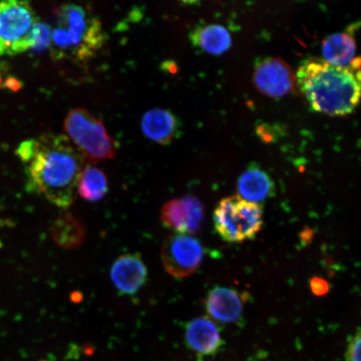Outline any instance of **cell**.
<instances>
[{
	"label": "cell",
	"mask_w": 361,
	"mask_h": 361,
	"mask_svg": "<svg viewBox=\"0 0 361 361\" xmlns=\"http://www.w3.org/2000/svg\"><path fill=\"white\" fill-rule=\"evenodd\" d=\"M83 160L66 135H44L35 140L27 162V188L54 205L68 207L74 201Z\"/></svg>",
	"instance_id": "cell-1"
},
{
	"label": "cell",
	"mask_w": 361,
	"mask_h": 361,
	"mask_svg": "<svg viewBox=\"0 0 361 361\" xmlns=\"http://www.w3.org/2000/svg\"><path fill=\"white\" fill-rule=\"evenodd\" d=\"M295 80L314 111L333 116L350 114L361 101V58L346 66L308 59L298 69Z\"/></svg>",
	"instance_id": "cell-2"
},
{
	"label": "cell",
	"mask_w": 361,
	"mask_h": 361,
	"mask_svg": "<svg viewBox=\"0 0 361 361\" xmlns=\"http://www.w3.org/2000/svg\"><path fill=\"white\" fill-rule=\"evenodd\" d=\"M56 19L49 47L56 58L87 61L101 48L104 40L101 23L87 8L64 4L58 8Z\"/></svg>",
	"instance_id": "cell-3"
},
{
	"label": "cell",
	"mask_w": 361,
	"mask_h": 361,
	"mask_svg": "<svg viewBox=\"0 0 361 361\" xmlns=\"http://www.w3.org/2000/svg\"><path fill=\"white\" fill-rule=\"evenodd\" d=\"M214 222L216 232L225 242L252 240L263 227V207L238 196L226 197L216 207Z\"/></svg>",
	"instance_id": "cell-4"
},
{
	"label": "cell",
	"mask_w": 361,
	"mask_h": 361,
	"mask_svg": "<svg viewBox=\"0 0 361 361\" xmlns=\"http://www.w3.org/2000/svg\"><path fill=\"white\" fill-rule=\"evenodd\" d=\"M64 129L68 138L83 157L92 161L111 159L116 146L100 119L81 108L68 113Z\"/></svg>",
	"instance_id": "cell-5"
},
{
	"label": "cell",
	"mask_w": 361,
	"mask_h": 361,
	"mask_svg": "<svg viewBox=\"0 0 361 361\" xmlns=\"http://www.w3.org/2000/svg\"><path fill=\"white\" fill-rule=\"evenodd\" d=\"M37 16L26 1L0 2V56L19 55L34 49Z\"/></svg>",
	"instance_id": "cell-6"
},
{
	"label": "cell",
	"mask_w": 361,
	"mask_h": 361,
	"mask_svg": "<svg viewBox=\"0 0 361 361\" xmlns=\"http://www.w3.org/2000/svg\"><path fill=\"white\" fill-rule=\"evenodd\" d=\"M200 241L188 234L169 236L161 247V260L168 273L176 278H186L195 273L203 259Z\"/></svg>",
	"instance_id": "cell-7"
},
{
	"label": "cell",
	"mask_w": 361,
	"mask_h": 361,
	"mask_svg": "<svg viewBox=\"0 0 361 361\" xmlns=\"http://www.w3.org/2000/svg\"><path fill=\"white\" fill-rule=\"evenodd\" d=\"M254 78L256 87L269 97H283L295 87V76L290 67L279 58L260 61L255 66Z\"/></svg>",
	"instance_id": "cell-8"
},
{
	"label": "cell",
	"mask_w": 361,
	"mask_h": 361,
	"mask_svg": "<svg viewBox=\"0 0 361 361\" xmlns=\"http://www.w3.org/2000/svg\"><path fill=\"white\" fill-rule=\"evenodd\" d=\"M203 215L202 202L190 195L166 202L161 212L162 224L183 234L197 233L201 228Z\"/></svg>",
	"instance_id": "cell-9"
},
{
	"label": "cell",
	"mask_w": 361,
	"mask_h": 361,
	"mask_svg": "<svg viewBox=\"0 0 361 361\" xmlns=\"http://www.w3.org/2000/svg\"><path fill=\"white\" fill-rule=\"evenodd\" d=\"M185 341L189 349L200 355H214L222 348L220 329L209 317L191 320L185 327Z\"/></svg>",
	"instance_id": "cell-10"
},
{
	"label": "cell",
	"mask_w": 361,
	"mask_h": 361,
	"mask_svg": "<svg viewBox=\"0 0 361 361\" xmlns=\"http://www.w3.org/2000/svg\"><path fill=\"white\" fill-rule=\"evenodd\" d=\"M115 287L123 295H134L147 281L145 264L137 255H125L115 261L111 269Z\"/></svg>",
	"instance_id": "cell-11"
},
{
	"label": "cell",
	"mask_w": 361,
	"mask_h": 361,
	"mask_svg": "<svg viewBox=\"0 0 361 361\" xmlns=\"http://www.w3.org/2000/svg\"><path fill=\"white\" fill-rule=\"evenodd\" d=\"M206 310L212 318L222 323H235L243 311L241 293L233 288L216 286L209 292Z\"/></svg>",
	"instance_id": "cell-12"
},
{
	"label": "cell",
	"mask_w": 361,
	"mask_h": 361,
	"mask_svg": "<svg viewBox=\"0 0 361 361\" xmlns=\"http://www.w3.org/2000/svg\"><path fill=\"white\" fill-rule=\"evenodd\" d=\"M142 129L151 141L169 145L179 134L180 124L173 112L155 108L143 116Z\"/></svg>",
	"instance_id": "cell-13"
},
{
	"label": "cell",
	"mask_w": 361,
	"mask_h": 361,
	"mask_svg": "<svg viewBox=\"0 0 361 361\" xmlns=\"http://www.w3.org/2000/svg\"><path fill=\"white\" fill-rule=\"evenodd\" d=\"M238 190L243 200L258 203L274 196V183L266 171L254 165L239 178Z\"/></svg>",
	"instance_id": "cell-14"
},
{
	"label": "cell",
	"mask_w": 361,
	"mask_h": 361,
	"mask_svg": "<svg viewBox=\"0 0 361 361\" xmlns=\"http://www.w3.org/2000/svg\"><path fill=\"white\" fill-rule=\"evenodd\" d=\"M355 40L348 32L329 35L323 40V60L329 64L349 66L355 59Z\"/></svg>",
	"instance_id": "cell-15"
},
{
	"label": "cell",
	"mask_w": 361,
	"mask_h": 361,
	"mask_svg": "<svg viewBox=\"0 0 361 361\" xmlns=\"http://www.w3.org/2000/svg\"><path fill=\"white\" fill-rule=\"evenodd\" d=\"M191 39L197 47L211 55H222L232 44L228 30L219 25L197 27L191 34Z\"/></svg>",
	"instance_id": "cell-16"
},
{
	"label": "cell",
	"mask_w": 361,
	"mask_h": 361,
	"mask_svg": "<svg viewBox=\"0 0 361 361\" xmlns=\"http://www.w3.org/2000/svg\"><path fill=\"white\" fill-rule=\"evenodd\" d=\"M78 191L85 200L100 201L108 191V183L105 173L93 166H87L81 171Z\"/></svg>",
	"instance_id": "cell-17"
},
{
	"label": "cell",
	"mask_w": 361,
	"mask_h": 361,
	"mask_svg": "<svg viewBox=\"0 0 361 361\" xmlns=\"http://www.w3.org/2000/svg\"><path fill=\"white\" fill-rule=\"evenodd\" d=\"M53 236L61 246L75 248L84 241L85 229L79 219L71 215H64L54 224Z\"/></svg>",
	"instance_id": "cell-18"
},
{
	"label": "cell",
	"mask_w": 361,
	"mask_h": 361,
	"mask_svg": "<svg viewBox=\"0 0 361 361\" xmlns=\"http://www.w3.org/2000/svg\"><path fill=\"white\" fill-rule=\"evenodd\" d=\"M346 361H361V328L352 336L345 352Z\"/></svg>",
	"instance_id": "cell-19"
},
{
	"label": "cell",
	"mask_w": 361,
	"mask_h": 361,
	"mask_svg": "<svg viewBox=\"0 0 361 361\" xmlns=\"http://www.w3.org/2000/svg\"><path fill=\"white\" fill-rule=\"evenodd\" d=\"M310 287L311 291L316 296H324L329 291V284L323 278L313 277L310 279Z\"/></svg>",
	"instance_id": "cell-20"
},
{
	"label": "cell",
	"mask_w": 361,
	"mask_h": 361,
	"mask_svg": "<svg viewBox=\"0 0 361 361\" xmlns=\"http://www.w3.org/2000/svg\"><path fill=\"white\" fill-rule=\"evenodd\" d=\"M7 87L11 89L12 90H17L20 88V83L19 80H17L13 78L8 79L6 81Z\"/></svg>",
	"instance_id": "cell-21"
}]
</instances>
